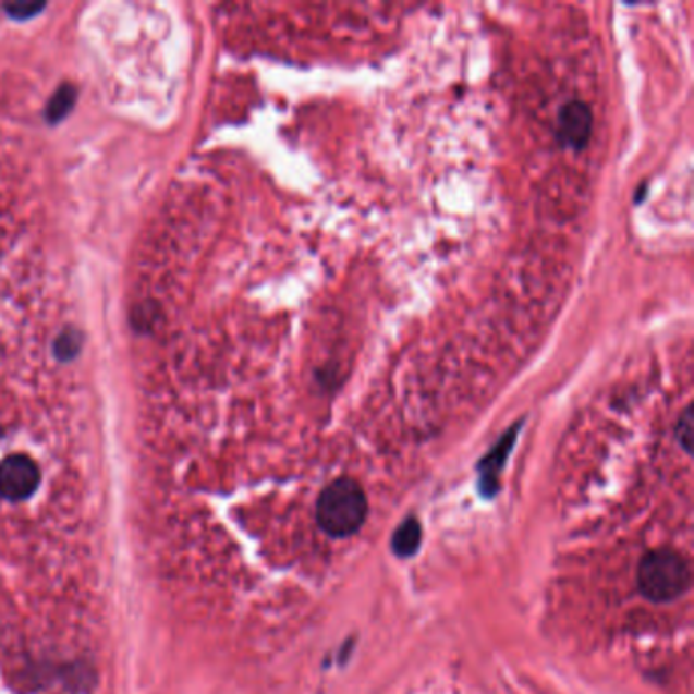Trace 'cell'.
Segmentation results:
<instances>
[{"instance_id": "1", "label": "cell", "mask_w": 694, "mask_h": 694, "mask_svg": "<svg viewBox=\"0 0 694 694\" xmlns=\"http://www.w3.org/2000/svg\"><path fill=\"white\" fill-rule=\"evenodd\" d=\"M318 525L332 538H349L367 520V497L353 478L332 480L316 503Z\"/></svg>"}, {"instance_id": "2", "label": "cell", "mask_w": 694, "mask_h": 694, "mask_svg": "<svg viewBox=\"0 0 694 694\" xmlns=\"http://www.w3.org/2000/svg\"><path fill=\"white\" fill-rule=\"evenodd\" d=\"M691 564L684 556L674 550H652L640 562L637 586L640 593L649 601H674L691 588Z\"/></svg>"}, {"instance_id": "3", "label": "cell", "mask_w": 694, "mask_h": 694, "mask_svg": "<svg viewBox=\"0 0 694 694\" xmlns=\"http://www.w3.org/2000/svg\"><path fill=\"white\" fill-rule=\"evenodd\" d=\"M39 466L25 454H11L0 463V497L9 501L27 499L39 485Z\"/></svg>"}, {"instance_id": "4", "label": "cell", "mask_w": 694, "mask_h": 694, "mask_svg": "<svg viewBox=\"0 0 694 694\" xmlns=\"http://www.w3.org/2000/svg\"><path fill=\"white\" fill-rule=\"evenodd\" d=\"M593 110L583 100H569L560 112L556 123L558 143L572 151L585 149L593 135Z\"/></svg>"}, {"instance_id": "5", "label": "cell", "mask_w": 694, "mask_h": 694, "mask_svg": "<svg viewBox=\"0 0 694 694\" xmlns=\"http://www.w3.org/2000/svg\"><path fill=\"white\" fill-rule=\"evenodd\" d=\"M520 428H522V422L511 426L510 430L497 440V445L478 463V491L487 499H491L499 491V477L510 459L511 448L515 447Z\"/></svg>"}, {"instance_id": "6", "label": "cell", "mask_w": 694, "mask_h": 694, "mask_svg": "<svg viewBox=\"0 0 694 694\" xmlns=\"http://www.w3.org/2000/svg\"><path fill=\"white\" fill-rule=\"evenodd\" d=\"M422 544V525L416 518H407L391 538V550L398 558H412Z\"/></svg>"}, {"instance_id": "7", "label": "cell", "mask_w": 694, "mask_h": 694, "mask_svg": "<svg viewBox=\"0 0 694 694\" xmlns=\"http://www.w3.org/2000/svg\"><path fill=\"white\" fill-rule=\"evenodd\" d=\"M674 436H677V442L682 447V450H684L686 454H691V452H693L694 440L693 405H686V407H684L682 416H680L679 422H677Z\"/></svg>"}]
</instances>
